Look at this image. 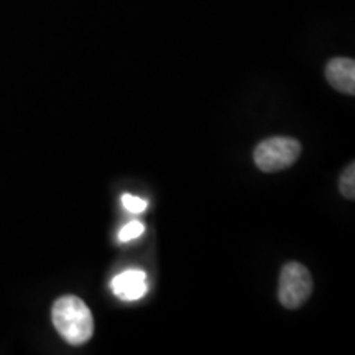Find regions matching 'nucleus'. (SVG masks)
I'll return each mask as SVG.
<instances>
[{
    "label": "nucleus",
    "mask_w": 355,
    "mask_h": 355,
    "mask_svg": "<svg viewBox=\"0 0 355 355\" xmlns=\"http://www.w3.org/2000/svg\"><path fill=\"white\" fill-rule=\"evenodd\" d=\"M339 189L345 199H350V201L355 199V163H350L344 170L339 181Z\"/></svg>",
    "instance_id": "nucleus-6"
},
{
    "label": "nucleus",
    "mask_w": 355,
    "mask_h": 355,
    "mask_svg": "<svg viewBox=\"0 0 355 355\" xmlns=\"http://www.w3.org/2000/svg\"><path fill=\"white\" fill-rule=\"evenodd\" d=\"M110 288L119 300L137 301L144 298L148 291V279L144 270L130 268L114 277Z\"/></svg>",
    "instance_id": "nucleus-4"
},
{
    "label": "nucleus",
    "mask_w": 355,
    "mask_h": 355,
    "mask_svg": "<svg viewBox=\"0 0 355 355\" xmlns=\"http://www.w3.org/2000/svg\"><path fill=\"white\" fill-rule=\"evenodd\" d=\"M301 144L291 137H272L257 145L254 152L255 165L265 173L286 170L298 162Z\"/></svg>",
    "instance_id": "nucleus-2"
},
{
    "label": "nucleus",
    "mask_w": 355,
    "mask_h": 355,
    "mask_svg": "<svg viewBox=\"0 0 355 355\" xmlns=\"http://www.w3.org/2000/svg\"><path fill=\"white\" fill-rule=\"evenodd\" d=\"M326 79L336 91L355 94V63L350 58H332L326 66Z\"/></svg>",
    "instance_id": "nucleus-5"
},
{
    "label": "nucleus",
    "mask_w": 355,
    "mask_h": 355,
    "mask_svg": "<svg viewBox=\"0 0 355 355\" xmlns=\"http://www.w3.org/2000/svg\"><path fill=\"white\" fill-rule=\"evenodd\" d=\"M144 232H145V225L139 220H132L119 230V241L130 242L133 239H139Z\"/></svg>",
    "instance_id": "nucleus-7"
},
{
    "label": "nucleus",
    "mask_w": 355,
    "mask_h": 355,
    "mask_svg": "<svg viewBox=\"0 0 355 355\" xmlns=\"http://www.w3.org/2000/svg\"><path fill=\"white\" fill-rule=\"evenodd\" d=\"M56 331L71 345H83L94 334V318L81 298L73 295L61 296L51 309Z\"/></svg>",
    "instance_id": "nucleus-1"
},
{
    "label": "nucleus",
    "mask_w": 355,
    "mask_h": 355,
    "mask_svg": "<svg viewBox=\"0 0 355 355\" xmlns=\"http://www.w3.org/2000/svg\"><path fill=\"white\" fill-rule=\"evenodd\" d=\"M313 293V277L298 261H290L282 268L278 285V300L286 309H298Z\"/></svg>",
    "instance_id": "nucleus-3"
},
{
    "label": "nucleus",
    "mask_w": 355,
    "mask_h": 355,
    "mask_svg": "<svg viewBox=\"0 0 355 355\" xmlns=\"http://www.w3.org/2000/svg\"><path fill=\"white\" fill-rule=\"evenodd\" d=\"M122 204L128 212H132V214H140V212H144L146 209V206H148V202H146L145 199L132 196V194H123Z\"/></svg>",
    "instance_id": "nucleus-8"
}]
</instances>
